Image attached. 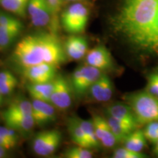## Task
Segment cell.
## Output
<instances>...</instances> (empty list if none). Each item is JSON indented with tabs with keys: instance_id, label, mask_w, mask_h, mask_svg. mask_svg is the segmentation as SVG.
I'll return each instance as SVG.
<instances>
[{
	"instance_id": "18",
	"label": "cell",
	"mask_w": 158,
	"mask_h": 158,
	"mask_svg": "<svg viewBox=\"0 0 158 158\" xmlns=\"http://www.w3.org/2000/svg\"><path fill=\"white\" fill-rule=\"evenodd\" d=\"M68 131L70 133L72 141L76 145L89 148L88 142L86 141V136L83 131V129L79 123L78 118H72L68 121Z\"/></svg>"
},
{
	"instance_id": "9",
	"label": "cell",
	"mask_w": 158,
	"mask_h": 158,
	"mask_svg": "<svg viewBox=\"0 0 158 158\" xmlns=\"http://www.w3.org/2000/svg\"><path fill=\"white\" fill-rule=\"evenodd\" d=\"M87 64L101 71L109 70L113 66V60L109 51L104 45H98L86 54Z\"/></svg>"
},
{
	"instance_id": "16",
	"label": "cell",
	"mask_w": 158,
	"mask_h": 158,
	"mask_svg": "<svg viewBox=\"0 0 158 158\" xmlns=\"http://www.w3.org/2000/svg\"><path fill=\"white\" fill-rule=\"evenodd\" d=\"M27 89L33 99L50 102L51 94L54 89V81L39 84L30 83L27 86Z\"/></svg>"
},
{
	"instance_id": "15",
	"label": "cell",
	"mask_w": 158,
	"mask_h": 158,
	"mask_svg": "<svg viewBox=\"0 0 158 158\" xmlns=\"http://www.w3.org/2000/svg\"><path fill=\"white\" fill-rule=\"evenodd\" d=\"M2 116L6 125L15 130L27 132L35 125V122L31 115L9 114L3 112Z\"/></svg>"
},
{
	"instance_id": "2",
	"label": "cell",
	"mask_w": 158,
	"mask_h": 158,
	"mask_svg": "<svg viewBox=\"0 0 158 158\" xmlns=\"http://www.w3.org/2000/svg\"><path fill=\"white\" fill-rule=\"evenodd\" d=\"M64 48L56 35H29L17 43L13 51L15 62L23 68L48 63L59 66L66 61Z\"/></svg>"
},
{
	"instance_id": "6",
	"label": "cell",
	"mask_w": 158,
	"mask_h": 158,
	"mask_svg": "<svg viewBox=\"0 0 158 158\" xmlns=\"http://www.w3.org/2000/svg\"><path fill=\"white\" fill-rule=\"evenodd\" d=\"M72 89L68 81L62 76H57L54 80V89L51 103L61 110L68 108L72 103Z\"/></svg>"
},
{
	"instance_id": "25",
	"label": "cell",
	"mask_w": 158,
	"mask_h": 158,
	"mask_svg": "<svg viewBox=\"0 0 158 158\" xmlns=\"http://www.w3.org/2000/svg\"><path fill=\"white\" fill-rule=\"evenodd\" d=\"M68 158H91L93 157V153L89 148L77 145L76 147L69 148L64 154Z\"/></svg>"
},
{
	"instance_id": "8",
	"label": "cell",
	"mask_w": 158,
	"mask_h": 158,
	"mask_svg": "<svg viewBox=\"0 0 158 158\" xmlns=\"http://www.w3.org/2000/svg\"><path fill=\"white\" fill-rule=\"evenodd\" d=\"M23 74L32 84L50 82L56 77V66L48 63L33 65L23 68Z\"/></svg>"
},
{
	"instance_id": "21",
	"label": "cell",
	"mask_w": 158,
	"mask_h": 158,
	"mask_svg": "<svg viewBox=\"0 0 158 158\" xmlns=\"http://www.w3.org/2000/svg\"><path fill=\"white\" fill-rule=\"evenodd\" d=\"M23 27H3L0 26V48L9 46L21 33Z\"/></svg>"
},
{
	"instance_id": "35",
	"label": "cell",
	"mask_w": 158,
	"mask_h": 158,
	"mask_svg": "<svg viewBox=\"0 0 158 158\" xmlns=\"http://www.w3.org/2000/svg\"><path fill=\"white\" fill-rule=\"evenodd\" d=\"M154 152L158 157V141L155 143V148H154Z\"/></svg>"
},
{
	"instance_id": "34",
	"label": "cell",
	"mask_w": 158,
	"mask_h": 158,
	"mask_svg": "<svg viewBox=\"0 0 158 158\" xmlns=\"http://www.w3.org/2000/svg\"><path fill=\"white\" fill-rule=\"evenodd\" d=\"M7 150L4 149L3 147H2L1 146H0V158H2V157H5L6 155H7Z\"/></svg>"
},
{
	"instance_id": "23",
	"label": "cell",
	"mask_w": 158,
	"mask_h": 158,
	"mask_svg": "<svg viewBox=\"0 0 158 158\" xmlns=\"http://www.w3.org/2000/svg\"><path fill=\"white\" fill-rule=\"evenodd\" d=\"M4 113L9 114H23V115H31L32 113V104L27 100H20L13 102L9 106L7 109Z\"/></svg>"
},
{
	"instance_id": "3",
	"label": "cell",
	"mask_w": 158,
	"mask_h": 158,
	"mask_svg": "<svg viewBox=\"0 0 158 158\" xmlns=\"http://www.w3.org/2000/svg\"><path fill=\"white\" fill-rule=\"evenodd\" d=\"M126 102L132 108L139 124L158 121V98L147 90L130 94Z\"/></svg>"
},
{
	"instance_id": "30",
	"label": "cell",
	"mask_w": 158,
	"mask_h": 158,
	"mask_svg": "<svg viewBox=\"0 0 158 158\" xmlns=\"http://www.w3.org/2000/svg\"><path fill=\"white\" fill-rule=\"evenodd\" d=\"M0 26L3 27H23L21 21L15 17L6 14H0Z\"/></svg>"
},
{
	"instance_id": "5",
	"label": "cell",
	"mask_w": 158,
	"mask_h": 158,
	"mask_svg": "<svg viewBox=\"0 0 158 158\" xmlns=\"http://www.w3.org/2000/svg\"><path fill=\"white\" fill-rule=\"evenodd\" d=\"M101 76L102 71L91 65L79 67L72 75V88L78 95H82L89 90Z\"/></svg>"
},
{
	"instance_id": "24",
	"label": "cell",
	"mask_w": 158,
	"mask_h": 158,
	"mask_svg": "<svg viewBox=\"0 0 158 158\" xmlns=\"http://www.w3.org/2000/svg\"><path fill=\"white\" fill-rule=\"evenodd\" d=\"M62 140V135L60 132L56 130H53L51 137L49 138L48 141L45 143L44 147L40 150L38 155L40 156H48L52 155L59 147Z\"/></svg>"
},
{
	"instance_id": "37",
	"label": "cell",
	"mask_w": 158,
	"mask_h": 158,
	"mask_svg": "<svg viewBox=\"0 0 158 158\" xmlns=\"http://www.w3.org/2000/svg\"><path fill=\"white\" fill-rule=\"evenodd\" d=\"M67 1H73V2H76V1H81V0H67Z\"/></svg>"
},
{
	"instance_id": "11",
	"label": "cell",
	"mask_w": 158,
	"mask_h": 158,
	"mask_svg": "<svg viewBox=\"0 0 158 158\" xmlns=\"http://www.w3.org/2000/svg\"><path fill=\"white\" fill-rule=\"evenodd\" d=\"M100 143L106 148H112L118 143L106 118L95 115L92 119Z\"/></svg>"
},
{
	"instance_id": "33",
	"label": "cell",
	"mask_w": 158,
	"mask_h": 158,
	"mask_svg": "<svg viewBox=\"0 0 158 158\" xmlns=\"http://www.w3.org/2000/svg\"><path fill=\"white\" fill-rule=\"evenodd\" d=\"M47 1H48L51 13H52V20H54V21L56 22V20L60 11L62 0H47Z\"/></svg>"
},
{
	"instance_id": "14",
	"label": "cell",
	"mask_w": 158,
	"mask_h": 158,
	"mask_svg": "<svg viewBox=\"0 0 158 158\" xmlns=\"http://www.w3.org/2000/svg\"><path fill=\"white\" fill-rule=\"evenodd\" d=\"M64 48L67 56L74 60H78L87 54L88 43L85 37L73 35L67 39Z\"/></svg>"
},
{
	"instance_id": "29",
	"label": "cell",
	"mask_w": 158,
	"mask_h": 158,
	"mask_svg": "<svg viewBox=\"0 0 158 158\" xmlns=\"http://www.w3.org/2000/svg\"><path fill=\"white\" fill-rule=\"evenodd\" d=\"M18 84V81L16 78L8 81H0V91L3 95H7V94L12 93L15 89Z\"/></svg>"
},
{
	"instance_id": "28",
	"label": "cell",
	"mask_w": 158,
	"mask_h": 158,
	"mask_svg": "<svg viewBox=\"0 0 158 158\" xmlns=\"http://www.w3.org/2000/svg\"><path fill=\"white\" fill-rule=\"evenodd\" d=\"M143 132L147 141L153 143H156L158 141V121L147 124Z\"/></svg>"
},
{
	"instance_id": "12",
	"label": "cell",
	"mask_w": 158,
	"mask_h": 158,
	"mask_svg": "<svg viewBox=\"0 0 158 158\" xmlns=\"http://www.w3.org/2000/svg\"><path fill=\"white\" fill-rule=\"evenodd\" d=\"M107 113L108 116L128 124L134 129H137L138 126L139 125L134 112L127 103L110 105L107 108Z\"/></svg>"
},
{
	"instance_id": "20",
	"label": "cell",
	"mask_w": 158,
	"mask_h": 158,
	"mask_svg": "<svg viewBox=\"0 0 158 158\" xmlns=\"http://www.w3.org/2000/svg\"><path fill=\"white\" fill-rule=\"evenodd\" d=\"M29 0H0V5L6 10L20 17H24Z\"/></svg>"
},
{
	"instance_id": "32",
	"label": "cell",
	"mask_w": 158,
	"mask_h": 158,
	"mask_svg": "<svg viewBox=\"0 0 158 158\" xmlns=\"http://www.w3.org/2000/svg\"><path fill=\"white\" fill-rule=\"evenodd\" d=\"M146 90L158 98V81L152 73L150 75L148 78L147 86Z\"/></svg>"
},
{
	"instance_id": "1",
	"label": "cell",
	"mask_w": 158,
	"mask_h": 158,
	"mask_svg": "<svg viewBox=\"0 0 158 158\" xmlns=\"http://www.w3.org/2000/svg\"><path fill=\"white\" fill-rule=\"evenodd\" d=\"M110 25L136 54L158 59V0H118Z\"/></svg>"
},
{
	"instance_id": "31",
	"label": "cell",
	"mask_w": 158,
	"mask_h": 158,
	"mask_svg": "<svg viewBox=\"0 0 158 158\" xmlns=\"http://www.w3.org/2000/svg\"><path fill=\"white\" fill-rule=\"evenodd\" d=\"M0 135L2 136L7 141H9L14 146L16 145L18 138L16 134L15 133V130L8 127H0Z\"/></svg>"
},
{
	"instance_id": "26",
	"label": "cell",
	"mask_w": 158,
	"mask_h": 158,
	"mask_svg": "<svg viewBox=\"0 0 158 158\" xmlns=\"http://www.w3.org/2000/svg\"><path fill=\"white\" fill-rule=\"evenodd\" d=\"M52 131L53 130H45V131L38 133L35 136L34 141H33V149L37 155H38L40 150L44 147L45 143L48 141L49 138L51 137Z\"/></svg>"
},
{
	"instance_id": "10",
	"label": "cell",
	"mask_w": 158,
	"mask_h": 158,
	"mask_svg": "<svg viewBox=\"0 0 158 158\" xmlns=\"http://www.w3.org/2000/svg\"><path fill=\"white\" fill-rule=\"evenodd\" d=\"M32 104V116L35 124L43 125L54 122L56 118L55 107L51 102L35 100L31 101Z\"/></svg>"
},
{
	"instance_id": "13",
	"label": "cell",
	"mask_w": 158,
	"mask_h": 158,
	"mask_svg": "<svg viewBox=\"0 0 158 158\" xmlns=\"http://www.w3.org/2000/svg\"><path fill=\"white\" fill-rule=\"evenodd\" d=\"M113 84L109 77L102 74L89 90L91 97L98 102H107L113 95Z\"/></svg>"
},
{
	"instance_id": "7",
	"label": "cell",
	"mask_w": 158,
	"mask_h": 158,
	"mask_svg": "<svg viewBox=\"0 0 158 158\" xmlns=\"http://www.w3.org/2000/svg\"><path fill=\"white\" fill-rule=\"evenodd\" d=\"M27 12L32 24L46 27L52 21V13L47 0H29Z\"/></svg>"
},
{
	"instance_id": "36",
	"label": "cell",
	"mask_w": 158,
	"mask_h": 158,
	"mask_svg": "<svg viewBox=\"0 0 158 158\" xmlns=\"http://www.w3.org/2000/svg\"><path fill=\"white\" fill-rule=\"evenodd\" d=\"M2 96H3V94H2L1 91H0V104H1V102H2Z\"/></svg>"
},
{
	"instance_id": "22",
	"label": "cell",
	"mask_w": 158,
	"mask_h": 158,
	"mask_svg": "<svg viewBox=\"0 0 158 158\" xmlns=\"http://www.w3.org/2000/svg\"><path fill=\"white\" fill-rule=\"evenodd\" d=\"M78 120L79 123H80L83 129V131L85 134V136H86L89 149L98 147L100 143L99 141L98 137H97L92 120L89 121V120H84L81 119V118H78Z\"/></svg>"
},
{
	"instance_id": "19",
	"label": "cell",
	"mask_w": 158,
	"mask_h": 158,
	"mask_svg": "<svg viewBox=\"0 0 158 158\" xmlns=\"http://www.w3.org/2000/svg\"><path fill=\"white\" fill-rule=\"evenodd\" d=\"M106 119H107L110 129H111L114 136L117 140L118 143H123L125 138L127 137V135L132 131L135 130L128 124L118 121V120L110 116H108V117Z\"/></svg>"
},
{
	"instance_id": "17",
	"label": "cell",
	"mask_w": 158,
	"mask_h": 158,
	"mask_svg": "<svg viewBox=\"0 0 158 158\" xmlns=\"http://www.w3.org/2000/svg\"><path fill=\"white\" fill-rule=\"evenodd\" d=\"M147 138L143 130L135 129L132 131L123 142L124 147L135 152H141L142 150L147 145Z\"/></svg>"
},
{
	"instance_id": "27",
	"label": "cell",
	"mask_w": 158,
	"mask_h": 158,
	"mask_svg": "<svg viewBox=\"0 0 158 158\" xmlns=\"http://www.w3.org/2000/svg\"><path fill=\"white\" fill-rule=\"evenodd\" d=\"M146 157L147 156L142 152L133 151L125 147L116 149L113 154L114 158H143Z\"/></svg>"
},
{
	"instance_id": "4",
	"label": "cell",
	"mask_w": 158,
	"mask_h": 158,
	"mask_svg": "<svg viewBox=\"0 0 158 158\" xmlns=\"http://www.w3.org/2000/svg\"><path fill=\"white\" fill-rule=\"evenodd\" d=\"M89 10L81 3H76L67 8L62 14V24L67 32L78 35L84 31L89 20Z\"/></svg>"
}]
</instances>
